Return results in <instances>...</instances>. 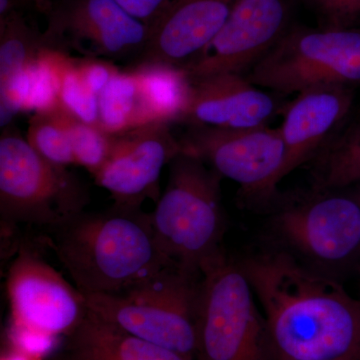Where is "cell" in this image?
Instances as JSON below:
<instances>
[{
  "mask_svg": "<svg viewBox=\"0 0 360 360\" xmlns=\"http://www.w3.org/2000/svg\"><path fill=\"white\" fill-rule=\"evenodd\" d=\"M226 251L202 269L195 360H276L264 312Z\"/></svg>",
  "mask_w": 360,
  "mask_h": 360,
  "instance_id": "cell-6",
  "label": "cell"
},
{
  "mask_svg": "<svg viewBox=\"0 0 360 360\" xmlns=\"http://www.w3.org/2000/svg\"><path fill=\"white\" fill-rule=\"evenodd\" d=\"M315 158L314 188L340 191L360 184V122L331 139Z\"/></svg>",
  "mask_w": 360,
  "mask_h": 360,
  "instance_id": "cell-20",
  "label": "cell"
},
{
  "mask_svg": "<svg viewBox=\"0 0 360 360\" xmlns=\"http://www.w3.org/2000/svg\"><path fill=\"white\" fill-rule=\"evenodd\" d=\"M65 120L75 165L85 168L94 176L108 160L112 134L82 122L65 110Z\"/></svg>",
  "mask_w": 360,
  "mask_h": 360,
  "instance_id": "cell-23",
  "label": "cell"
},
{
  "mask_svg": "<svg viewBox=\"0 0 360 360\" xmlns=\"http://www.w3.org/2000/svg\"><path fill=\"white\" fill-rule=\"evenodd\" d=\"M276 360H360V300L338 279L269 248L238 259Z\"/></svg>",
  "mask_w": 360,
  "mask_h": 360,
  "instance_id": "cell-1",
  "label": "cell"
},
{
  "mask_svg": "<svg viewBox=\"0 0 360 360\" xmlns=\"http://www.w3.org/2000/svg\"><path fill=\"white\" fill-rule=\"evenodd\" d=\"M349 87H319L300 92L284 110L279 127L286 148L283 176L309 162L333 139L352 105Z\"/></svg>",
  "mask_w": 360,
  "mask_h": 360,
  "instance_id": "cell-16",
  "label": "cell"
},
{
  "mask_svg": "<svg viewBox=\"0 0 360 360\" xmlns=\"http://www.w3.org/2000/svg\"><path fill=\"white\" fill-rule=\"evenodd\" d=\"M46 239L84 295L122 292L174 265L158 245L150 213L141 208L113 203L101 212L84 210Z\"/></svg>",
  "mask_w": 360,
  "mask_h": 360,
  "instance_id": "cell-2",
  "label": "cell"
},
{
  "mask_svg": "<svg viewBox=\"0 0 360 360\" xmlns=\"http://www.w3.org/2000/svg\"><path fill=\"white\" fill-rule=\"evenodd\" d=\"M30 18L13 13L0 20V87L25 75L45 49L44 32Z\"/></svg>",
  "mask_w": 360,
  "mask_h": 360,
  "instance_id": "cell-19",
  "label": "cell"
},
{
  "mask_svg": "<svg viewBox=\"0 0 360 360\" xmlns=\"http://www.w3.org/2000/svg\"><path fill=\"white\" fill-rule=\"evenodd\" d=\"M101 129L120 134L151 123H172L153 78L143 68L120 70L98 96Z\"/></svg>",
  "mask_w": 360,
  "mask_h": 360,
  "instance_id": "cell-17",
  "label": "cell"
},
{
  "mask_svg": "<svg viewBox=\"0 0 360 360\" xmlns=\"http://www.w3.org/2000/svg\"><path fill=\"white\" fill-rule=\"evenodd\" d=\"M279 94L360 84V30L291 28L245 75Z\"/></svg>",
  "mask_w": 360,
  "mask_h": 360,
  "instance_id": "cell-8",
  "label": "cell"
},
{
  "mask_svg": "<svg viewBox=\"0 0 360 360\" xmlns=\"http://www.w3.org/2000/svg\"><path fill=\"white\" fill-rule=\"evenodd\" d=\"M11 317L18 333L68 338L89 314L85 296L58 270L28 248H20L6 277Z\"/></svg>",
  "mask_w": 360,
  "mask_h": 360,
  "instance_id": "cell-11",
  "label": "cell"
},
{
  "mask_svg": "<svg viewBox=\"0 0 360 360\" xmlns=\"http://www.w3.org/2000/svg\"><path fill=\"white\" fill-rule=\"evenodd\" d=\"M172 127L151 123L112 134L110 155L94 179L110 193L115 205L141 208L146 200H160L161 172L181 153Z\"/></svg>",
  "mask_w": 360,
  "mask_h": 360,
  "instance_id": "cell-13",
  "label": "cell"
},
{
  "mask_svg": "<svg viewBox=\"0 0 360 360\" xmlns=\"http://www.w3.org/2000/svg\"><path fill=\"white\" fill-rule=\"evenodd\" d=\"M165 193L150 213L161 251L177 267L194 274L225 250L222 177L195 156L180 153L168 165Z\"/></svg>",
  "mask_w": 360,
  "mask_h": 360,
  "instance_id": "cell-3",
  "label": "cell"
},
{
  "mask_svg": "<svg viewBox=\"0 0 360 360\" xmlns=\"http://www.w3.org/2000/svg\"><path fill=\"white\" fill-rule=\"evenodd\" d=\"M26 141L47 160L63 167L75 165V155L65 120V110L58 103L34 111L28 123Z\"/></svg>",
  "mask_w": 360,
  "mask_h": 360,
  "instance_id": "cell-22",
  "label": "cell"
},
{
  "mask_svg": "<svg viewBox=\"0 0 360 360\" xmlns=\"http://www.w3.org/2000/svg\"><path fill=\"white\" fill-rule=\"evenodd\" d=\"M41 58L53 75L59 105L82 122L101 129L98 96L87 87L80 77L75 58L49 49H44Z\"/></svg>",
  "mask_w": 360,
  "mask_h": 360,
  "instance_id": "cell-21",
  "label": "cell"
},
{
  "mask_svg": "<svg viewBox=\"0 0 360 360\" xmlns=\"http://www.w3.org/2000/svg\"><path fill=\"white\" fill-rule=\"evenodd\" d=\"M335 191L279 196L267 210V231L271 248L338 279L360 265V201Z\"/></svg>",
  "mask_w": 360,
  "mask_h": 360,
  "instance_id": "cell-4",
  "label": "cell"
},
{
  "mask_svg": "<svg viewBox=\"0 0 360 360\" xmlns=\"http://www.w3.org/2000/svg\"><path fill=\"white\" fill-rule=\"evenodd\" d=\"M359 201H360V198H359ZM359 266H360V265H359Z\"/></svg>",
  "mask_w": 360,
  "mask_h": 360,
  "instance_id": "cell-31",
  "label": "cell"
},
{
  "mask_svg": "<svg viewBox=\"0 0 360 360\" xmlns=\"http://www.w3.org/2000/svg\"><path fill=\"white\" fill-rule=\"evenodd\" d=\"M356 272H357V274H359V276L360 277V266L359 267V269H357Z\"/></svg>",
  "mask_w": 360,
  "mask_h": 360,
  "instance_id": "cell-30",
  "label": "cell"
},
{
  "mask_svg": "<svg viewBox=\"0 0 360 360\" xmlns=\"http://www.w3.org/2000/svg\"><path fill=\"white\" fill-rule=\"evenodd\" d=\"M201 276L172 265L129 290L85 300L89 311L111 326L195 360Z\"/></svg>",
  "mask_w": 360,
  "mask_h": 360,
  "instance_id": "cell-5",
  "label": "cell"
},
{
  "mask_svg": "<svg viewBox=\"0 0 360 360\" xmlns=\"http://www.w3.org/2000/svg\"><path fill=\"white\" fill-rule=\"evenodd\" d=\"M40 1H41L42 6H44V11H42V13H44L45 7L47 6V4H49V2L51 1V0H40Z\"/></svg>",
  "mask_w": 360,
  "mask_h": 360,
  "instance_id": "cell-29",
  "label": "cell"
},
{
  "mask_svg": "<svg viewBox=\"0 0 360 360\" xmlns=\"http://www.w3.org/2000/svg\"><path fill=\"white\" fill-rule=\"evenodd\" d=\"M75 66L80 77L92 92L99 96L116 73L120 71L113 63L108 59L96 58H75Z\"/></svg>",
  "mask_w": 360,
  "mask_h": 360,
  "instance_id": "cell-25",
  "label": "cell"
},
{
  "mask_svg": "<svg viewBox=\"0 0 360 360\" xmlns=\"http://www.w3.org/2000/svg\"><path fill=\"white\" fill-rule=\"evenodd\" d=\"M45 49L82 58L132 59L141 51L148 26L116 0H51L44 13Z\"/></svg>",
  "mask_w": 360,
  "mask_h": 360,
  "instance_id": "cell-10",
  "label": "cell"
},
{
  "mask_svg": "<svg viewBox=\"0 0 360 360\" xmlns=\"http://www.w3.org/2000/svg\"><path fill=\"white\" fill-rule=\"evenodd\" d=\"M42 11L44 6L40 0H0V20L13 13L42 15Z\"/></svg>",
  "mask_w": 360,
  "mask_h": 360,
  "instance_id": "cell-27",
  "label": "cell"
},
{
  "mask_svg": "<svg viewBox=\"0 0 360 360\" xmlns=\"http://www.w3.org/2000/svg\"><path fill=\"white\" fill-rule=\"evenodd\" d=\"M116 1L130 15L149 27L160 16L161 11L169 0H116Z\"/></svg>",
  "mask_w": 360,
  "mask_h": 360,
  "instance_id": "cell-26",
  "label": "cell"
},
{
  "mask_svg": "<svg viewBox=\"0 0 360 360\" xmlns=\"http://www.w3.org/2000/svg\"><path fill=\"white\" fill-rule=\"evenodd\" d=\"M236 0H169L141 51L127 68L182 70L193 63L226 22Z\"/></svg>",
  "mask_w": 360,
  "mask_h": 360,
  "instance_id": "cell-14",
  "label": "cell"
},
{
  "mask_svg": "<svg viewBox=\"0 0 360 360\" xmlns=\"http://www.w3.org/2000/svg\"><path fill=\"white\" fill-rule=\"evenodd\" d=\"M182 153L200 158L222 177L236 182L250 207L269 210L281 196L286 148L281 129L187 127L179 136Z\"/></svg>",
  "mask_w": 360,
  "mask_h": 360,
  "instance_id": "cell-9",
  "label": "cell"
},
{
  "mask_svg": "<svg viewBox=\"0 0 360 360\" xmlns=\"http://www.w3.org/2000/svg\"><path fill=\"white\" fill-rule=\"evenodd\" d=\"M186 79L175 123L224 129H255L267 125L279 110L278 101L243 75L219 73Z\"/></svg>",
  "mask_w": 360,
  "mask_h": 360,
  "instance_id": "cell-15",
  "label": "cell"
},
{
  "mask_svg": "<svg viewBox=\"0 0 360 360\" xmlns=\"http://www.w3.org/2000/svg\"><path fill=\"white\" fill-rule=\"evenodd\" d=\"M60 354L91 360H191L129 335L91 311L79 328L65 338Z\"/></svg>",
  "mask_w": 360,
  "mask_h": 360,
  "instance_id": "cell-18",
  "label": "cell"
},
{
  "mask_svg": "<svg viewBox=\"0 0 360 360\" xmlns=\"http://www.w3.org/2000/svg\"><path fill=\"white\" fill-rule=\"evenodd\" d=\"M291 0H236L219 34L184 70L196 78L245 75L290 30Z\"/></svg>",
  "mask_w": 360,
  "mask_h": 360,
  "instance_id": "cell-12",
  "label": "cell"
},
{
  "mask_svg": "<svg viewBox=\"0 0 360 360\" xmlns=\"http://www.w3.org/2000/svg\"><path fill=\"white\" fill-rule=\"evenodd\" d=\"M89 189L68 167L39 155L13 125L0 136V219L47 231L75 219L89 205Z\"/></svg>",
  "mask_w": 360,
  "mask_h": 360,
  "instance_id": "cell-7",
  "label": "cell"
},
{
  "mask_svg": "<svg viewBox=\"0 0 360 360\" xmlns=\"http://www.w3.org/2000/svg\"><path fill=\"white\" fill-rule=\"evenodd\" d=\"M1 360H40L39 355L28 352L20 345L11 342V347L6 348L1 354Z\"/></svg>",
  "mask_w": 360,
  "mask_h": 360,
  "instance_id": "cell-28",
  "label": "cell"
},
{
  "mask_svg": "<svg viewBox=\"0 0 360 360\" xmlns=\"http://www.w3.org/2000/svg\"><path fill=\"white\" fill-rule=\"evenodd\" d=\"M326 20V27L350 28L360 20V0H307Z\"/></svg>",
  "mask_w": 360,
  "mask_h": 360,
  "instance_id": "cell-24",
  "label": "cell"
}]
</instances>
